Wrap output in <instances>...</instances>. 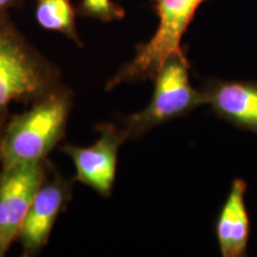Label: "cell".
<instances>
[{
  "instance_id": "obj_1",
  "label": "cell",
  "mask_w": 257,
  "mask_h": 257,
  "mask_svg": "<svg viewBox=\"0 0 257 257\" xmlns=\"http://www.w3.org/2000/svg\"><path fill=\"white\" fill-rule=\"evenodd\" d=\"M72 102V92L62 86L10 118L0 136L2 168L46 161L64 136Z\"/></svg>"
},
{
  "instance_id": "obj_2",
  "label": "cell",
  "mask_w": 257,
  "mask_h": 257,
  "mask_svg": "<svg viewBox=\"0 0 257 257\" xmlns=\"http://www.w3.org/2000/svg\"><path fill=\"white\" fill-rule=\"evenodd\" d=\"M62 87L59 72L10 22L0 21V136L14 101H37Z\"/></svg>"
},
{
  "instance_id": "obj_3",
  "label": "cell",
  "mask_w": 257,
  "mask_h": 257,
  "mask_svg": "<svg viewBox=\"0 0 257 257\" xmlns=\"http://www.w3.org/2000/svg\"><path fill=\"white\" fill-rule=\"evenodd\" d=\"M205 0H154L159 25L146 43L138 44L134 59L108 80L106 89L124 82L154 79L170 56L182 53L185 32Z\"/></svg>"
},
{
  "instance_id": "obj_4",
  "label": "cell",
  "mask_w": 257,
  "mask_h": 257,
  "mask_svg": "<svg viewBox=\"0 0 257 257\" xmlns=\"http://www.w3.org/2000/svg\"><path fill=\"white\" fill-rule=\"evenodd\" d=\"M154 82L149 105L124 120L127 140L143 136L152 128L184 117L205 105L204 93L193 87L189 80V62L184 51L166 61L154 76Z\"/></svg>"
},
{
  "instance_id": "obj_5",
  "label": "cell",
  "mask_w": 257,
  "mask_h": 257,
  "mask_svg": "<svg viewBox=\"0 0 257 257\" xmlns=\"http://www.w3.org/2000/svg\"><path fill=\"white\" fill-rule=\"evenodd\" d=\"M47 160L0 170V257L18 238L37 189L47 178Z\"/></svg>"
},
{
  "instance_id": "obj_6",
  "label": "cell",
  "mask_w": 257,
  "mask_h": 257,
  "mask_svg": "<svg viewBox=\"0 0 257 257\" xmlns=\"http://www.w3.org/2000/svg\"><path fill=\"white\" fill-rule=\"evenodd\" d=\"M98 131L100 136L93 146L83 148L67 144L61 150L75 165L76 181L108 198L114 184L119 148L127 137L124 128L113 124H102Z\"/></svg>"
},
{
  "instance_id": "obj_7",
  "label": "cell",
  "mask_w": 257,
  "mask_h": 257,
  "mask_svg": "<svg viewBox=\"0 0 257 257\" xmlns=\"http://www.w3.org/2000/svg\"><path fill=\"white\" fill-rule=\"evenodd\" d=\"M72 199V181L59 174L48 176L35 194L19 232L23 256H35L47 245L57 217Z\"/></svg>"
},
{
  "instance_id": "obj_8",
  "label": "cell",
  "mask_w": 257,
  "mask_h": 257,
  "mask_svg": "<svg viewBox=\"0 0 257 257\" xmlns=\"http://www.w3.org/2000/svg\"><path fill=\"white\" fill-rule=\"evenodd\" d=\"M201 92L218 118L257 135V81L210 79Z\"/></svg>"
},
{
  "instance_id": "obj_9",
  "label": "cell",
  "mask_w": 257,
  "mask_h": 257,
  "mask_svg": "<svg viewBox=\"0 0 257 257\" xmlns=\"http://www.w3.org/2000/svg\"><path fill=\"white\" fill-rule=\"evenodd\" d=\"M246 191L248 184L243 179H234L217 216L214 232L223 257L248 256L250 217L245 202Z\"/></svg>"
},
{
  "instance_id": "obj_10",
  "label": "cell",
  "mask_w": 257,
  "mask_h": 257,
  "mask_svg": "<svg viewBox=\"0 0 257 257\" xmlns=\"http://www.w3.org/2000/svg\"><path fill=\"white\" fill-rule=\"evenodd\" d=\"M76 14L70 0H36L35 17L38 25L44 30L62 34L81 47L76 30Z\"/></svg>"
},
{
  "instance_id": "obj_11",
  "label": "cell",
  "mask_w": 257,
  "mask_h": 257,
  "mask_svg": "<svg viewBox=\"0 0 257 257\" xmlns=\"http://www.w3.org/2000/svg\"><path fill=\"white\" fill-rule=\"evenodd\" d=\"M78 14L82 17L94 18L108 23L123 19L125 10L113 0H81Z\"/></svg>"
},
{
  "instance_id": "obj_12",
  "label": "cell",
  "mask_w": 257,
  "mask_h": 257,
  "mask_svg": "<svg viewBox=\"0 0 257 257\" xmlns=\"http://www.w3.org/2000/svg\"><path fill=\"white\" fill-rule=\"evenodd\" d=\"M25 0H0V21L9 17V11L19 8Z\"/></svg>"
}]
</instances>
